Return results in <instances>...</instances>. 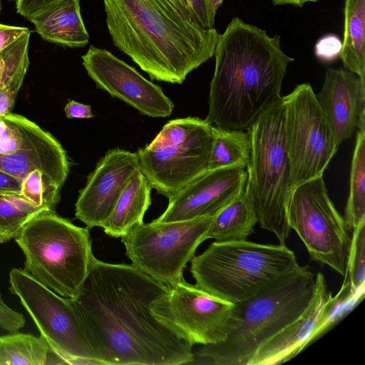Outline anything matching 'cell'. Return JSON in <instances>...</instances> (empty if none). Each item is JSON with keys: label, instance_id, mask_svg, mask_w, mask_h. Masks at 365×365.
<instances>
[{"label": "cell", "instance_id": "cell-24", "mask_svg": "<svg viewBox=\"0 0 365 365\" xmlns=\"http://www.w3.org/2000/svg\"><path fill=\"white\" fill-rule=\"evenodd\" d=\"M365 0H345L340 57L345 69L365 80Z\"/></svg>", "mask_w": 365, "mask_h": 365}, {"label": "cell", "instance_id": "cell-13", "mask_svg": "<svg viewBox=\"0 0 365 365\" xmlns=\"http://www.w3.org/2000/svg\"><path fill=\"white\" fill-rule=\"evenodd\" d=\"M151 310L161 322L194 344L224 341L236 325L235 304L183 279L168 286Z\"/></svg>", "mask_w": 365, "mask_h": 365}, {"label": "cell", "instance_id": "cell-42", "mask_svg": "<svg viewBox=\"0 0 365 365\" xmlns=\"http://www.w3.org/2000/svg\"><path fill=\"white\" fill-rule=\"evenodd\" d=\"M224 0H209L215 11L217 12Z\"/></svg>", "mask_w": 365, "mask_h": 365}, {"label": "cell", "instance_id": "cell-11", "mask_svg": "<svg viewBox=\"0 0 365 365\" xmlns=\"http://www.w3.org/2000/svg\"><path fill=\"white\" fill-rule=\"evenodd\" d=\"M287 218L291 230L303 242L310 259L344 276L351 232L331 200L322 176L293 188Z\"/></svg>", "mask_w": 365, "mask_h": 365}, {"label": "cell", "instance_id": "cell-32", "mask_svg": "<svg viewBox=\"0 0 365 365\" xmlns=\"http://www.w3.org/2000/svg\"><path fill=\"white\" fill-rule=\"evenodd\" d=\"M189 11L192 19L202 28H214L216 11L209 0H178Z\"/></svg>", "mask_w": 365, "mask_h": 365}, {"label": "cell", "instance_id": "cell-23", "mask_svg": "<svg viewBox=\"0 0 365 365\" xmlns=\"http://www.w3.org/2000/svg\"><path fill=\"white\" fill-rule=\"evenodd\" d=\"M66 364L41 335L12 332L0 336V365Z\"/></svg>", "mask_w": 365, "mask_h": 365}, {"label": "cell", "instance_id": "cell-3", "mask_svg": "<svg viewBox=\"0 0 365 365\" xmlns=\"http://www.w3.org/2000/svg\"><path fill=\"white\" fill-rule=\"evenodd\" d=\"M280 36H269L234 17L219 35L210 86L208 113L215 126L247 130L266 109L281 100L287 68L294 59L283 52Z\"/></svg>", "mask_w": 365, "mask_h": 365}, {"label": "cell", "instance_id": "cell-7", "mask_svg": "<svg viewBox=\"0 0 365 365\" xmlns=\"http://www.w3.org/2000/svg\"><path fill=\"white\" fill-rule=\"evenodd\" d=\"M88 230L53 210L37 215L14 238L25 257L24 269L58 294L76 298L94 257Z\"/></svg>", "mask_w": 365, "mask_h": 365}, {"label": "cell", "instance_id": "cell-30", "mask_svg": "<svg viewBox=\"0 0 365 365\" xmlns=\"http://www.w3.org/2000/svg\"><path fill=\"white\" fill-rule=\"evenodd\" d=\"M61 189L43 173L34 170L21 181L19 194L38 207L55 211Z\"/></svg>", "mask_w": 365, "mask_h": 365}, {"label": "cell", "instance_id": "cell-41", "mask_svg": "<svg viewBox=\"0 0 365 365\" xmlns=\"http://www.w3.org/2000/svg\"><path fill=\"white\" fill-rule=\"evenodd\" d=\"M8 128V123L4 116L0 118V138L6 133Z\"/></svg>", "mask_w": 365, "mask_h": 365}, {"label": "cell", "instance_id": "cell-1", "mask_svg": "<svg viewBox=\"0 0 365 365\" xmlns=\"http://www.w3.org/2000/svg\"><path fill=\"white\" fill-rule=\"evenodd\" d=\"M168 286L132 264L92 259L73 299L100 365H180L193 344L158 319L153 302Z\"/></svg>", "mask_w": 365, "mask_h": 365}, {"label": "cell", "instance_id": "cell-28", "mask_svg": "<svg viewBox=\"0 0 365 365\" xmlns=\"http://www.w3.org/2000/svg\"><path fill=\"white\" fill-rule=\"evenodd\" d=\"M46 210H50L35 205L19 193H0V244L14 240L26 223Z\"/></svg>", "mask_w": 365, "mask_h": 365}, {"label": "cell", "instance_id": "cell-43", "mask_svg": "<svg viewBox=\"0 0 365 365\" xmlns=\"http://www.w3.org/2000/svg\"><path fill=\"white\" fill-rule=\"evenodd\" d=\"M1 0H0V11H1Z\"/></svg>", "mask_w": 365, "mask_h": 365}, {"label": "cell", "instance_id": "cell-4", "mask_svg": "<svg viewBox=\"0 0 365 365\" xmlns=\"http://www.w3.org/2000/svg\"><path fill=\"white\" fill-rule=\"evenodd\" d=\"M315 276L300 266L254 296L235 304L236 325L227 339L197 352L217 365H248L258 348L299 317L309 305Z\"/></svg>", "mask_w": 365, "mask_h": 365}, {"label": "cell", "instance_id": "cell-12", "mask_svg": "<svg viewBox=\"0 0 365 365\" xmlns=\"http://www.w3.org/2000/svg\"><path fill=\"white\" fill-rule=\"evenodd\" d=\"M286 141L292 187L322 176L338 145L331 126L307 83L287 96Z\"/></svg>", "mask_w": 365, "mask_h": 365}, {"label": "cell", "instance_id": "cell-34", "mask_svg": "<svg viewBox=\"0 0 365 365\" xmlns=\"http://www.w3.org/2000/svg\"><path fill=\"white\" fill-rule=\"evenodd\" d=\"M25 324L24 316L9 307L3 300L0 292V327L12 333L19 331Z\"/></svg>", "mask_w": 365, "mask_h": 365}, {"label": "cell", "instance_id": "cell-33", "mask_svg": "<svg viewBox=\"0 0 365 365\" xmlns=\"http://www.w3.org/2000/svg\"><path fill=\"white\" fill-rule=\"evenodd\" d=\"M342 41L335 34H329L320 38L315 44V56L321 61L331 62L340 57Z\"/></svg>", "mask_w": 365, "mask_h": 365}, {"label": "cell", "instance_id": "cell-40", "mask_svg": "<svg viewBox=\"0 0 365 365\" xmlns=\"http://www.w3.org/2000/svg\"><path fill=\"white\" fill-rule=\"evenodd\" d=\"M319 0H271L275 6L289 4L297 7H302L307 2H317Z\"/></svg>", "mask_w": 365, "mask_h": 365}, {"label": "cell", "instance_id": "cell-9", "mask_svg": "<svg viewBox=\"0 0 365 365\" xmlns=\"http://www.w3.org/2000/svg\"><path fill=\"white\" fill-rule=\"evenodd\" d=\"M214 217L143 222L121 236V242L134 267L170 286L183 279V270L198 246L207 240Z\"/></svg>", "mask_w": 365, "mask_h": 365}, {"label": "cell", "instance_id": "cell-36", "mask_svg": "<svg viewBox=\"0 0 365 365\" xmlns=\"http://www.w3.org/2000/svg\"><path fill=\"white\" fill-rule=\"evenodd\" d=\"M29 32L31 31L26 27L9 26L0 23V53Z\"/></svg>", "mask_w": 365, "mask_h": 365}, {"label": "cell", "instance_id": "cell-18", "mask_svg": "<svg viewBox=\"0 0 365 365\" xmlns=\"http://www.w3.org/2000/svg\"><path fill=\"white\" fill-rule=\"evenodd\" d=\"M325 278L319 272L315 276L312 299L295 320L264 342L248 365H275L284 363L309 345V337L317 323L328 292Z\"/></svg>", "mask_w": 365, "mask_h": 365}, {"label": "cell", "instance_id": "cell-29", "mask_svg": "<svg viewBox=\"0 0 365 365\" xmlns=\"http://www.w3.org/2000/svg\"><path fill=\"white\" fill-rule=\"evenodd\" d=\"M29 32L0 53V88L16 94L29 66Z\"/></svg>", "mask_w": 365, "mask_h": 365}, {"label": "cell", "instance_id": "cell-31", "mask_svg": "<svg viewBox=\"0 0 365 365\" xmlns=\"http://www.w3.org/2000/svg\"><path fill=\"white\" fill-rule=\"evenodd\" d=\"M345 275L348 277L353 289L365 287V221L361 222L351 232Z\"/></svg>", "mask_w": 365, "mask_h": 365}, {"label": "cell", "instance_id": "cell-10", "mask_svg": "<svg viewBox=\"0 0 365 365\" xmlns=\"http://www.w3.org/2000/svg\"><path fill=\"white\" fill-rule=\"evenodd\" d=\"M9 284L41 335L66 364L100 365L72 298L58 294L24 269L11 270Z\"/></svg>", "mask_w": 365, "mask_h": 365}, {"label": "cell", "instance_id": "cell-38", "mask_svg": "<svg viewBox=\"0 0 365 365\" xmlns=\"http://www.w3.org/2000/svg\"><path fill=\"white\" fill-rule=\"evenodd\" d=\"M21 181L8 173L0 170V193H19Z\"/></svg>", "mask_w": 365, "mask_h": 365}, {"label": "cell", "instance_id": "cell-22", "mask_svg": "<svg viewBox=\"0 0 365 365\" xmlns=\"http://www.w3.org/2000/svg\"><path fill=\"white\" fill-rule=\"evenodd\" d=\"M258 222L252 198L245 187L217 212L207 232V240L216 242L246 240Z\"/></svg>", "mask_w": 365, "mask_h": 365}, {"label": "cell", "instance_id": "cell-8", "mask_svg": "<svg viewBox=\"0 0 365 365\" xmlns=\"http://www.w3.org/2000/svg\"><path fill=\"white\" fill-rule=\"evenodd\" d=\"M212 125L197 117L173 119L138 148L140 170L152 188L170 199L208 170Z\"/></svg>", "mask_w": 365, "mask_h": 365}, {"label": "cell", "instance_id": "cell-2", "mask_svg": "<svg viewBox=\"0 0 365 365\" xmlns=\"http://www.w3.org/2000/svg\"><path fill=\"white\" fill-rule=\"evenodd\" d=\"M113 43L152 80L181 84L214 56L220 34L178 0H103Z\"/></svg>", "mask_w": 365, "mask_h": 365}, {"label": "cell", "instance_id": "cell-15", "mask_svg": "<svg viewBox=\"0 0 365 365\" xmlns=\"http://www.w3.org/2000/svg\"><path fill=\"white\" fill-rule=\"evenodd\" d=\"M140 169L137 152L119 148L106 152L87 177L75 204V217L86 227H103L133 173Z\"/></svg>", "mask_w": 365, "mask_h": 365}, {"label": "cell", "instance_id": "cell-5", "mask_svg": "<svg viewBox=\"0 0 365 365\" xmlns=\"http://www.w3.org/2000/svg\"><path fill=\"white\" fill-rule=\"evenodd\" d=\"M190 262L196 286L234 304L254 296L300 267L294 253L285 245L247 240L215 241Z\"/></svg>", "mask_w": 365, "mask_h": 365}, {"label": "cell", "instance_id": "cell-16", "mask_svg": "<svg viewBox=\"0 0 365 365\" xmlns=\"http://www.w3.org/2000/svg\"><path fill=\"white\" fill-rule=\"evenodd\" d=\"M247 170L229 167L207 170L170 197L155 220L175 222L214 216L245 187Z\"/></svg>", "mask_w": 365, "mask_h": 365}, {"label": "cell", "instance_id": "cell-17", "mask_svg": "<svg viewBox=\"0 0 365 365\" xmlns=\"http://www.w3.org/2000/svg\"><path fill=\"white\" fill-rule=\"evenodd\" d=\"M316 98L339 146L365 119V80L346 69L328 68Z\"/></svg>", "mask_w": 365, "mask_h": 365}, {"label": "cell", "instance_id": "cell-14", "mask_svg": "<svg viewBox=\"0 0 365 365\" xmlns=\"http://www.w3.org/2000/svg\"><path fill=\"white\" fill-rule=\"evenodd\" d=\"M82 60L97 88L145 115L165 118L172 114L174 104L162 88L108 50L91 45Z\"/></svg>", "mask_w": 365, "mask_h": 365}, {"label": "cell", "instance_id": "cell-21", "mask_svg": "<svg viewBox=\"0 0 365 365\" xmlns=\"http://www.w3.org/2000/svg\"><path fill=\"white\" fill-rule=\"evenodd\" d=\"M151 188L140 170H135L102 227L105 233L113 237H121L143 223L144 215L151 204Z\"/></svg>", "mask_w": 365, "mask_h": 365}, {"label": "cell", "instance_id": "cell-39", "mask_svg": "<svg viewBox=\"0 0 365 365\" xmlns=\"http://www.w3.org/2000/svg\"><path fill=\"white\" fill-rule=\"evenodd\" d=\"M17 94L5 88H0V118L11 112Z\"/></svg>", "mask_w": 365, "mask_h": 365}, {"label": "cell", "instance_id": "cell-37", "mask_svg": "<svg viewBox=\"0 0 365 365\" xmlns=\"http://www.w3.org/2000/svg\"><path fill=\"white\" fill-rule=\"evenodd\" d=\"M66 116L73 119H88L94 117L89 105L81 103L74 100H69L64 108Z\"/></svg>", "mask_w": 365, "mask_h": 365}, {"label": "cell", "instance_id": "cell-6", "mask_svg": "<svg viewBox=\"0 0 365 365\" xmlns=\"http://www.w3.org/2000/svg\"><path fill=\"white\" fill-rule=\"evenodd\" d=\"M251 156L246 168L247 190L261 228L273 232L279 244L291 231L287 206L293 190L286 141V104L282 97L249 126Z\"/></svg>", "mask_w": 365, "mask_h": 365}, {"label": "cell", "instance_id": "cell-35", "mask_svg": "<svg viewBox=\"0 0 365 365\" xmlns=\"http://www.w3.org/2000/svg\"><path fill=\"white\" fill-rule=\"evenodd\" d=\"M58 1L61 0H16V11L29 19Z\"/></svg>", "mask_w": 365, "mask_h": 365}, {"label": "cell", "instance_id": "cell-27", "mask_svg": "<svg viewBox=\"0 0 365 365\" xmlns=\"http://www.w3.org/2000/svg\"><path fill=\"white\" fill-rule=\"evenodd\" d=\"M344 282L334 296L328 292L317 323L309 340V345L322 336L339 321L348 314L364 298L365 287L354 289L346 275Z\"/></svg>", "mask_w": 365, "mask_h": 365}, {"label": "cell", "instance_id": "cell-20", "mask_svg": "<svg viewBox=\"0 0 365 365\" xmlns=\"http://www.w3.org/2000/svg\"><path fill=\"white\" fill-rule=\"evenodd\" d=\"M29 20L44 40L68 47H83L89 41L80 11V0H61Z\"/></svg>", "mask_w": 365, "mask_h": 365}, {"label": "cell", "instance_id": "cell-25", "mask_svg": "<svg viewBox=\"0 0 365 365\" xmlns=\"http://www.w3.org/2000/svg\"><path fill=\"white\" fill-rule=\"evenodd\" d=\"M212 142L207 169L229 167L247 168L251 156L250 138L247 130L212 125Z\"/></svg>", "mask_w": 365, "mask_h": 365}, {"label": "cell", "instance_id": "cell-26", "mask_svg": "<svg viewBox=\"0 0 365 365\" xmlns=\"http://www.w3.org/2000/svg\"><path fill=\"white\" fill-rule=\"evenodd\" d=\"M354 150L349 182V195L344 219L352 231L365 221V119L358 127Z\"/></svg>", "mask_w": 365, "mask_h": 365}, {"label": "cell", "instance_id": "cell-19", "mask_svg": "<svg viewBox=\"0 0 365 365\" xmlns=\"http://www.w3.org/2000/svg\"><path fill=\"white\" fill-rule=\"evenodd\" d=\"M69 168L66 150L44 130L26 148L11 154H0V170L21 181L30 173L39 170L61 188L69 173Z\"/></svg>", "mask_w": 365, "mask_h": 365}]
</instances>
